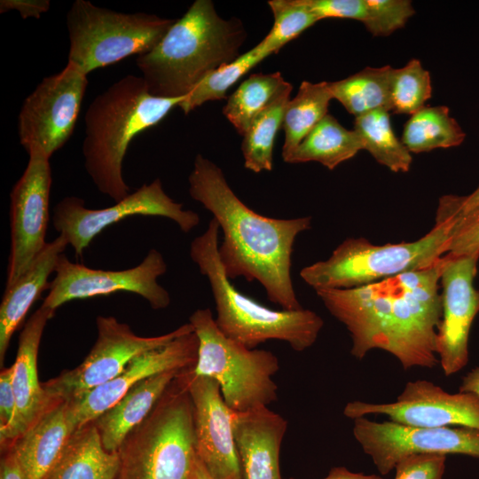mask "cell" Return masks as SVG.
I'll return each instance as SVG.
<instances>
[{
    "label": "cell",
    "instance_id": "1",
    "mask_svg": "<svg viewBox=\"0 0 479 479\" xmlns=\"http://www.w3.org/2000/svg\"><path fill=\"white\" fill-rule=\"evenodd\" d=\"M444 256L425 269L368 285L316 291L329 313L349 331L353 357L363 359L378 349L394 356L404 370L438 364Z\"/></svg>",
    "mask_w": 479,
    "mask_h": 479
},
{
    "label": "cell",
    "instance_id": "2",
    "mask_svg": "<svg viewBox=\"0 0 479 479\" xmlns=\"http://www.w3.org/2000/svg\"><path fill=\"white\" fill-rule=\"evenodd\" d=\"M188 183L190 196L213 215L223 232L218 255L228 279L255 280L283 310L302 309L291 278L292 253L297 236L310 229L311 217L281 219L255 212L234 193L222 169L200 153Z\"/></svg>",
    "mask_w": 479,
    "mask_h": 479
},
{
    "label": "cell",
    "instance_id": "3",
    "mask_svg": "<svg viewBox=\"0 0 479 479\" xmlns=\"http://www.w3.org/2000/svg\"><path fill=\"white\" fill-rule=\"evenodd\" d=\"M246 38L240 20H224L211 0H196L136 64L152 95L181 98L208 73L238 59Z\"/></svg>",
    "mask_w": 479,
    "mask_h": 479
},
{
    "label": "cell",
    "instance_id": "4",
    "mask_svg": "<svg viewBox=\"0 0 479 479\" xmlns=\"http://www.w3.org/2000/svg\"><path fill=\"white\" fill-rule=\"evenodd\" d=\"M185 97L153 96L142 76L127 75L94 98L84 116L82 149L85 169L100 192L114 202L130 194L122 176L130 144L162 121Z\"/></svg>",
    "mask_w": 479,
    "mask_h": 479
},
{
    "label": "cell",
    "instance_id": "5",
    "mask_svg": "<svg viewBox=\"0 0 479 479\" xmlns=\"http://www.w3.org/2000/svg\"><path fill=\"white\" fill-rule=\"evenodd\" d=\"M459 206L458 195L443 196L433 229L412 242L374 245L365 238L346 239L326 260L302 268L300 277L315 291L353 288L429 267L449 251Z\"/></svg>",
    "mask_w": 479,
    "mask_h": 479
},
{
    "label": "cell",
    "instance_id": "6",
    "mask_svg": "<svg viewBox=\"0 0 479 479\" xmlns=\"http://www.w3.org/2000/svg\"><path fill=\"white\" fill-rule=\"evenodd\" d=\"M220 227L212 218L206 231L194 238L190 256L211 287L220 331L247 349L270 340L283 341L302 352L317 341L324 321L316 312L272 310L241 294L226 276L218 255Z\"/></svg>",
    "mask_w": 479,
    "mask_h": 479
},
{
    "label": "cell",
    "instance_id": "7",
    "mask_svg": "<svg viewBox=\"0 0 479 479\" xmlns=\"http://www.w3.org/2000/svg\"><path fill=\"white\" fill-rule=\"evenodd\" d=\"M185 368L118 450L115 479H188L196 453L193 404Z\"/></svg>",
    "mask_w": 479,
    "mask_h": 479
},
{
    "label": "cell",
    "instance_id": "8",
    "mask_svg": "<svg viewBox=\"0 0 479 479\" xmlns=\"http://www.w3.org/2000/svg\"><path fill=\"white\" fill-rule=\"evenodd\" d=\"M189 323L199 339L193 373L215 379L232 411L244 412L277 400L272 376L279 370V362L274 353L247 349L225 336L209 309L196 310Z\"/></svg>",
    "mask_w": 479,
    "mask_h": 479
},
{
    "label": "cell",
    "instance_id": "9",
    "mask_svg": "<svg viewBox=\"0 0 479 479\" xmlns=\"http://www.w3.org/2000/svg\"><path fill=\"white\" fill-rule=\"evenodd\" d=\"M176 20L145 12L125 13L75 0L67 13L68 61L90 72L150 51Z\"/></svg>",
    "mask_w": 479,
    "mask_h": 479
},
{
    "label": "cell",
    "instance_id": "10",
    "mask_svg": "<svg viewBox=\"0 0 479 479\" xmlns=\"http://www.w3.org/2000/svg\"><path fill=\"white\" fill-rule=\"evenodd\" d=\"M96 326L97 339L84 360L75 368L42 383L51 398H75L119 375L138 355L194 332L193 326L187 323L161 335L144 337L112 316L97 317Z\"/></svg>",
    "mask_w": 479,
    "mask_h": 479
},
{
    "label": "cell",
    "instance_id": "11",
    "mask_svg": "<svg viewBox=\"0 0 479 479\" xmlns=\"http://www.w3.org/2000/svg\"><path fill=\"white\" fill-rule=\"evenodd\" d=\"M137 215L169 218L185 233L200 224V216L184 209L183 203L173 200L164 192L159 178L143 185L113 206L100 209L87 208L82 199L67 196L54 207L52 223L56 231L65 236L75 255L82 257L84 249L103 230Z\"/></svg>",
    "mask_w": 479,
    "mask_h": 479
},
{
    "label": "cell",
    "instance_id": "12",
    "mask_svg": "<svg viewBox=\"0 0 479 479\" xmlns=\"http://www.w3.org/2000/svg\"><path fill=\"white\" fill-rule=\"evenodd\" d=\"M88 85L87 75L67 63L44 77L25 98L18 115L20 145L38 147L51 158L71 137Z\"/></svg>",
    "mask_w": 479,
    "mask_h": 479
},
{
    "label": "cell",
    "instance_id": "13",
    "mask_svg": "<svg viewBox=\"0 0 479 479\" xmlns=\"http://www.w3.org/2000/svg\"><path fill=\"white\" fill-rule=\"evenodd\" d=\"M167 271L162 255L151 249L137 266L122 271H104L72 263L62 254L50 282L49 293L42 306L55 311L72 300L108 295L124 291L145 299L153 310H162L170 303L169 292L157 282Z\"/></svg>",
    "mask_w": 479,
    "mask_h": 479
},
{
    "label": "cell",
    "instance_id": "14",
    "mask_svg": "<svg viewBox=\"0 0 479 479\" xmlns=\"http://www.w3.org/2000/svg\"><path fill=\"white\" fill-rule=\"evenodd\" d=\"M353 436L378 472L386 475L404 458L413 454H460L479 459V429L420 428L360 417L354 420Z\"/></svg>",
    "mask_w": 479,
    "mask_h": 479
},
{
    "label": "cell",
    "instance_id": "15",
    "mask_svg": "<svg viewBox=\"0 0 479 479\" xmlns=\"http://www.w3.org/2000/svg\"><path fill=\"white\" fill-rule=\"evenodd\" d=\"M27 153V168L10 192L11 247L5 287L15 283L30 267L47 243L50 158L38 147Z\"/></svg>",
    "mask_w": 479,
    "mask_h": 479
},
{
    "label": "cell",
    "instance_id": "16",
    "mask_svg": "<svg viewBox=\"0 0 479 479\" xmlns=\"http://www.w3.org/2000/svg\"><path fill=\"white\" fill-rule=\"evenodd\" d=\"M343 414L352 420L381 414L390 421L420 428L479 429V397L470 392L451 394L432 381L416 380L405 384L395 402L352 401L346 404Z\"/></svg>",
    "mask_w": 479,
    "mask_h": 479
},
{
    "label": "cell",
    "instance_id": "17",
    "mask_svg": "<svg viewBox=\"0 0 479 479\" xmlns=\"http://www.w3.org/2000/svg\"><path fill=\"white\" fill-rule=\"evenodd\" d=\"M479 252L444 256L442 317L436 335V356L445 376L468 363V341L474 319L479 312V290L474 286Z\"/></svg>",
    "mask_w": 479,
    "mask_h": 479
},
{
    "label": "cell",
    "instance_id": "18",
    "mask_svg": "<svg viewBox=\"0 0 479 479\" xmlns=\"http://www.w3.org/2000/svg\"><path fill=\"white\" fill-rule=\"evenodd\" d=\"M198 349L199 339L192 332L138 355L111 381L66 400L71 428L75 431L93 421L114 405L132 387L148 377L169 370L194 366Z\"/></svg>",
    "mask_w": 479,
    "mask_h": 479
},
{
    "label": "cell",
    "instance_id": "19",
    "mask_svg": "<svg viewBox=\"0 0 479 479\" xmlns=\"http://www.w3.org/2000/svg\"><path fill=\"white\" fill-rule=\"evenodd\" d=\"M193 368L188 387L193 404L196 456L213 479H241L232 425L234 411L226 404L219 383L211 377L195 375Z\"/></svg>",
    "mask_w": 479,
    "mask_h": 479
},
{
    "label": "cell",
    "instance_id": "20",
    "mask_svg": "<svg viewBox=\"0 0 479 479\" xmlns=\"http://www.w3.org/2000/svg\"><path fill=\"white\" fill-rule=\"evenodd\" d=\"M55 311L41 307L26 322L19 337L15 362L12 365V386L15 412L12 422L0 429L1 445H12L55 403L39 382L37 355L41 338Z\"/></svg>",
    "mask_w": 479,
    "mask_h": 479
},
{
    "label": "cell",
    "instance_id": "21",
    "mask_svg": "<svg viewBox=\"0 0 479 479\" xmlns=\"http://www.w3.org/2000/svg\"><path fill=\"white\" fill-rule=\"evenodd\" d=\"M232 425L241 479H282L279 452L287 421L263 406L234 412Z\"/></svg>",
    "mask_w": 479,
    "mask_h": 479
},
{
    "label": "cell",
    "instance_id": "22",
    "mask_svg": "<svg viewBox=\"0 0 479 479\" xmlns=\"http://www.w3.org/2000/svg\"><path fill=\"white\" fill-rule=\"evenodd\" d=\"M68 242L63 234L47 242L30 267L5 287L0 305V365L3 366L12 334L23 321L32 304L48 289V279Z\"/></svg>",
    "mask_w": 479,
    "mask_h": 479
},
{
    "label": "cell",
    "instance_id": "23",
    "mask_svg": "<svg viewBox=\"0 0 479 479\" xmlns=\"http://www.w3.org/2000/svg\"><path fill=\"white\" fill-rule=\"evenodd\" d=\"M182 370L162 372L139 381L92 421L106 451L118 452L127 436L149 415Z\"/></svg>",
    "mask_w": 479,
    "mask_h": 479
},
{
    "label": "cell",
    "instance_id": "24",
    "mask_svg": "<svg viewBox=\"0 0 479 479\" xmlns=\"http://www.w3.org/2000/svg\"><path fill=\"white\" fill-rule=\"evenodd\" d=\"M73 432L67 418V402L59 400L12 445L24 479H43Z\"/></svg>",
    "mask_w": 479,
    "mask_h": 479
},
{
    "label": "cell",
    "instance_id": "25",
    "mask_svg": "<svg viewBox=\"0 0 479 479\" xmlns=\"http://www.w3.org/2000/svg\"><path fill=\"white\" fill-rule=\"evenodd\" d=\"M119 452L103 447L92 421L75 429L43 479H115Z\"/></svg>",
    "mask_w": 479,
    "mask_h": 479
},
{
    "label": "cell",
    "instance_id": "26",
    "mask_svg": "<svg viewBox=\"0 0 479 479\" xmlns=\"http://www.w3.org/2000/svg\"><path fill=\"white\" fill-rule=\"evenodd\" d=\"M362 149L363 143L357 132L345 129L333 115L327 114L286 162L317 161L332 170Z\"/></svg>",
    "mask_w": 479,
    "mask_h": 479
},
{
    "label": "cell",
    "instance_id": "27",
    "mask_svg": "<svg viewBox=\"0 0 479 479\" xmlns=\"http://www.w3.org/2000/svg\"><path fill=\"white\" fill-rule=\"evenodd\" d=\"M392 69L367 67L345 79L329 82L333 98L355 117L380 109L389 112Z\"/></svg>",
    "mask_w": 479,
    "mask_h": 479
},
{
    "label": "cell",
    "instance_id": "28",
    "mask_svg": "<svg viewBox=\"0 0 479 479\" xmlns=\"http://www.w3.org/2000/svg\"><path fill=\"white\" fill-rule=\"evenodd\" d=\"M333 95L329 82H302L296 96L286 106L282 128L285 142L282 158L286 162L310 131L327 114Z\"/></svg>",
    "mask_w": 479,
    "mask_h": 479
},
{
    "label": "cell",
    "instance_id": "29",
    "mask_svg": "<svg viewBox=\"0 0 479 479\" xmlns=\"http://www.w3.org/2000/svg\"><path fill=\"white\" fill-rule=\"evenodd\" d=\"M466 134L444 106H424L406 122L401 141L410 153L458 146Z\"/></svg>",
    "mask_w": 479,
    "mask_h": 479
},
{
    "label": "cell",
    "instance_id": "30",
    "mask_svg": "<svg viewBox=\"0 0 479 479\" xmlns=\"http://www.w3.org/2000/svg\"><path fill=\"white\" fill-rule=\"evenodd\" d=\"M293 90L288 83L276 98L251 122L241 144L244 167L255 173L271 171L273 167V147L282 126L284 113Z\"/></svg>",
    "mask_w": 479,
    "mask_h": 479
},
{
    "label": "cell",
    "instance_id": "31",
    "mask_svg": "<svg viewBox=\"0 0 479 479\" xmlns=\"http://www.w3.org/2000/svg\"><path fill=\"white\" fill-rule=\"evenodd\" d=\"M288 83L279 72L253 74L228 98L223 114L237 132L244 136L253 120Z\"/></svg>",
    "mask_w": 479,
    "mask_h": 479
},
{
    "label": "cell",
    "instance_id": "32",
    "mask_svg": "<svg viewBox=\"0 0 479 479\" xmlns=\"http://www.w3.org/2000/svg\"><path fill=\"white\" fill-rule=\"evenodd\" d=\"M354 130L363 148L381 164L393 172H407L412 157L392 129L389 112L375 110L355 117Z\"/></svg>",
    "mask_w": 479,
    "mask_h": 479
},
{
    "label": "cell",
    "instance_id": "33",
    "mask_svg": "<svg viewBox=\"0 0 479 479\" xmlns=\"http://www.w3.org/2000/svg\"><path fill=\"white\" fill-rule=\"evenodd\" d=\"M259 43L254 48L241 54L234 61L224 65L208 73L200 83L185 97L179 107L188 114L202 104L226 98V92L255 66L270 56Z\"/></svg>",
    "mask_w": 479,
    "mask_h": 479
},
{
    "label": "cell",
    "instance_id": "34",
    "mask_svg": "<svg viewBox=\"0 0 479 479\" xmlns=\"http://www.w3.org/2000/svg\"><path fill=\"white\" fill-rule=\"evenodd\" d=\"M268 5L274 22L260 43L271 55L320 20L305 0H270Z\"/></svg>",
    "mask_w": 479,
    "mask_h": 479
},
{
    "label": "cell",
    "instance_id": "35",
    "mask_svg": "<svg viewBox=\"0 0 479 479\" xmlns=\"http://www.w3.org/2000/svg\"><path fill=\"white\" fill-rule=\"evenodd\" d=\"M430 75L419 59H411L404 67L393 68L390 80L391 111L413 114L431 98Z\"/></svg>",
    "mask_w": 479,
    "mask_h": 479
},
{
    "label": "cell",
    "instance_id": "36",
    "mask_svg": "<svg viewBox=\"0 0 479 479\" xmlns=\"http://www.w3.org/2000/svg\"><path fill=\"white\" fill-rule=\"evenodd\" d=\"M414 13L409 0H366L363 23L372 35L384 36L403 27Z\"/></svg>",
    "mask_w": 479,
    "mask_h": 479
},
{
    "label": "cell",
    "instance_id": "37",
    "mask_svg": "<svg viewBox=\"0 0 479 479\" xmlns=\"http://www.w3.org/2000/svg\"><path fill=\"white\" fill-rule=\"evenodd\" d=\"M446 455L413 454L402 459L395 467L394 479H443Z\"/></svg>",
    "mask_w": 479,
    "mask_h": 479
},
{
    "label": "cell",
    "instance_id": "38",
    "mask_svg": "<svg viewBox=\"0 0 479 479\" xmlns=\"http://www.w3.org/2000/svg\"><path fill=\"white\" fill-rule=\"evenodd\" d=\"M479 252V207L460 215L451 239L449 251L462 255Z\"/></svg>",
    "mask_w": 479,
    "mask_h": 479
},
{
    "label": "cell",
    "instance_id": "39",
    "mask_svg": "<svg viewBox=\"0 0 479 479\" xmlns=\"http://www.w3.org/2000/svg\"><path fill=\"white\" fill-rule=\"evenodd\" d=\"M319 20L349 19L363 22L366 0H305Z\"/></svg>",
    "mask_w": 479,
    "mask_h": 479
},
{
    "label": "cell",
    "instance_id": "40",
    "mask_svg": "<svg viewBox=\"0 0 479 479\" xmlns=\"http://www.w3.org/2000/svg\"><path fill=\"white\" fill-rule=\"evenodd\" d=\"M12 375V365L3 369L0 373V429L6 428L14 416L15 396Z\"/></svg>",
    "mask_w": 479,
    "mask_h": 479
},
{
    "label": "cell",
    "instance_id": "41",
    "mask_svg": "<svg viewBox=\"0 0 479 479\" xmlns=\"http://www.w3.org/2000/svg\"><path fill=\"white\" fill-rule=\"evenodd\" d=\"M49 0H1L0 13L16 11L22 19H40L50 9Z\"/></svg>",
    "mask_w": 479,
    "mask_h": 479
},
{
    "label": "cell",
    "instance_id": "42",
    "mask_svg": "<svg viewBox=\"0 0 479 479\" xmlns=\"http://www.w3.org/2000/svg\"><path fill=\"white\" fill-rule=\"evenodd\" d=\"M0 479H24L21 467L12 448L2 459Z\"/></svg>",
    "mask_w": 479,
    "mask_h": 479
},
{
    "label": "cell",
    "instance_id": "43",
    "mask_svg": "<svg viewBox=\"0 0 479 479\" xmlns=\"http://www.w3.org/2000/svg\"><path fill=\"white\" fill-rule=\"evenodd\" d=\"M323 479H382V477L374 474L355 473L344 467H334L330 469L328 475Z\"/></svg>",
    "mask_w": 479,
    "mask_h": 479
},
{
    "label": "cell",
    "instance_id": "44",
    "mask_svg": "<svg viewBox=\"0 0 479 479\" xmlns=\"http://www.w3.org/2000/svg\"><path fill=\"white\" fill-rule=\"evenodd\" d=\"M459 392H470L479 397V366L471 369L463 376Z\"/></svg>",
    "mask_w": 479,
    "mask_h": 479
},
{
    "label": "cell",
    "instance_id": "45",
    "mask_svg": "<svg viewBox=\"0 0 479 479\" xmlns=\"http://www.w3.org/2000/svg\"><path fill=\"white\" fill-rule=\"evenodd\" d=\"M479 207V186L470 194L460 196L459 209L460 215L466 214Z\"/></svg>",
    "mask_w": 479,
    "mask_h": 479
},
{
    "label": "cell",
    "instance_id": "46",
    "mask_svg": "<svg viewBox=\"0 0 479 479\" xmlns=\"http://www.w3.org/2000/svg\"><path fill=\"white\" fill-rule=\"evenodd\" d=\"M195 464H196V467H197V471H198V475H199V479H213L209 475V474L207 472V470L205 469L203 464L197 458V456H196V459H195Z\"/></svg>",
    "mask_w": 479,
    "mask_h": 479
},
{
    "label": "cell",
    "instance_id": "47",
    "mask_svg": "<svg viewBox=\"0 0 479 479\" xmlns=\"http://www.w3.org/2000/svg\"><path fill=\"white\" fill-rule=\"evenodd\" d=\"M188 479H199V475H198L195 460H194V463H193V466H192V471L190 473Z\"/></svg>",
    "mask_w": 479,
    "mask_h": 479
}]
</instances>
